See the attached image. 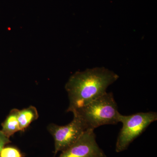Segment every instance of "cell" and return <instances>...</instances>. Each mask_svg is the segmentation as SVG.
<instances>
[{
    "instance_id": "cell-1",
    "label": "cell",
    "mask_w": 157,
    "mask_h": 157,
    "mask_svg": "<svg viewBox=\"0 0 157 157\" xmlns=\"http://www.w3.org/2000/svg\"><path fill=\"white\" fill-rule=\"evenodd\" d=\"M119 77L117 74L104 67L76 72L65 86L70 101L67 111L72 112L103 95Z\"/></svg>"
},
{
    "instance_id": "cell-2",
    "label": "cell",
    "mask_w": 157,
    "mask_h": 157,
    "mask_svg": "<svg viewBox=\"0 0 157 157\" xmlns=\"http://www.w3.org/2000/svg\"><path fill=\"white\" fill-rule=\"evenodd\" d=\"M72 113L81 119L88 129L119 123L120 113L112 93L106 92Z\"/></svg>"
},
{
    "instance_id": "cell-3",
    "label": "cell",
    "mask_w": 157,
    "mask_h": 157,
    "mask_svg": "<svg viewBox=\"0 0 157 157\" xmlns=\"http://www.w3.org/2000/svg\"><path fill=\"white\" fill-rule=\"evenodd\" d=\"M157 120V112H140L130 115L120 114L119 121L123 124L116 144V151L121 152L143 133L152 123Z\"/></svg>"
},
{
    "instance_id": "cell-4",
    "label": "cell",
    "mask_w": 157,
    "mask_h": 157,
    "mask_svg": "<svg viewBox=\"0 0 157 157\" xmlns=\"http://www.w3.org/2000/svg\"><path fill=\"white\" fill-rule=\"evenodd\" d=\"M87 129L84 122L76 115H73V120L66 125L51 124L48 130L54 140L55 154L70 147Z\"/></svg>"
},
{
    "instance_id": "cell-5",
    "label": "cell",
    "mask_w": 157,
    "mask_h": 157,
    "mask_svg": "<svg viewBox=\"0 0 157 157\" xmlns=\"http://www.w3.org/2000/svg\"><path fill=\"white\" fill-rule=\"evenodd\" d=\"M93 129H87L59 157H107L96 141Z\"/></svg>"
},
{
    "instance_id": "cell-6",
    "label": "cell",
    "mask_w": 157,
    "mask_h": 157,
    "mask_svg": "<svg viewBox=\"0 0 157 157\" xmlns=\"http://www.w3.org/2000/svg\"><path fill=\"white\" fill-rule=\"evenodd\" d=\"M18 112V109H12L2 124L1 131L9 138L14 133L20 131L17 119Z\"/></svg>"
},
{
    "instance_id": "cell-7",
    "label": "cell",
    "mask_w": 157,
    "mask_h": 157,
    "mask_svg": "<svg viewBox=\"0 0 157 157\" xmlns=\"http://www.w3.org/2000/svg\"><path fill=\"white\" fill-rule=\"evenodd\" d=\"M38 117V111L36 108L33 106H31L22 110H18L17 119L20 131L25 130Z\"/></svg>"
},
{
    "instance_id": "cell-8",
    "label": "cell",
    "mask_w": 157,
    "mask_h": 157,
    "mask_svg": "<svg viewBox=\"0 0 157 157\" xmlns=\"http://www.w3.org/2000/svg\"><path fill=\"white\" fill-rule=\"evenodd\" d=\"M0 157H22L17 149L12 147H5L0 153Z\"/></svg>"
},
{
    "instance_id": "cell-9",
    "label": "cell",
    "mask_w": 157,
    "mask_h": 157,
    "mask_svg": "<svg viewBox=\"0 0 157 157\" xmlns=\"http://www.w3.org/2000/svg\"><path fill=\"white\" fill-rule=\"evenodd\" d=\"M11 142L9 137H7L1 130H0V153L6 144Z\"/></svg>"
}]
</instances>
